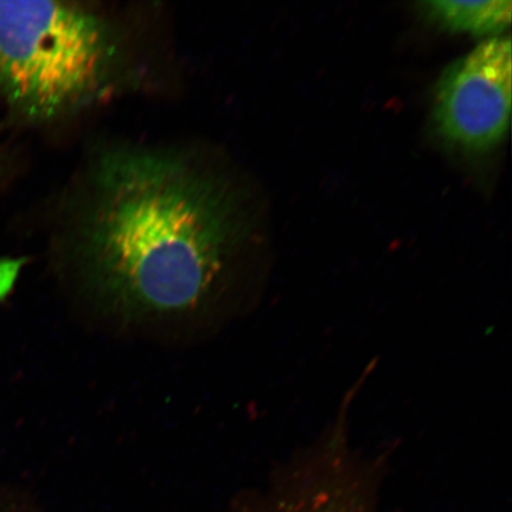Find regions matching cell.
Returning <instances> with one entry per match:
<instances>
[{"mask_svg":"<svg viewBox=\"0 0 512 512\" xmlns=\"http://www.w3.org/2000/svg\"><path fill=\"white\" fill-rule=\"evenodd\" d=\"M87 190L73 249L96 298L133 317L208 302L243 230L227 181L178 152L123 147L96 159Z\"/></svg>","mask_w":512,"mask_h":512,"instance_id":"cell-1","label":"cell"},{"mask_svg":"<svg viewBox=\"0 0 512 512\" xmlns=\"http://www.w3.org/2000/svg\"><path fill=\"white\" fill-rule=\"evenodd\" d=\"M121 60L118 30L98 11L0 0V96L25 119L92 105L113 86Z\"/></svg>","mask_w":512,"mask_h":512,"instance_id":"cell-2","label":"cell"},{"mask_svg":"<svg viewBox=\"0 0 512 512\" xmlns=\"http://www.w3.org/2000/svg\"><path fill=\"white\" fill-rule=\"evenodd\" d=\"M511 41L491 37L445 69L433 120L447 144L467 152L494 149L507 136L511 114Z\"/></svg>","mask_w":512,"mask_h":512,"instance_id":"cell-3","label":"cell"},{"mask_svg":"<svg viewBox=\"0 0 512 512\" xmlns=\"http://www.w3.org/2000/svg\"><path fill=\"white\" fill-rule=\"evenodd\" d=\"M511 9L510 0H488V2L434 0V2L422 3V10L440 27L475 36L501 34L510 25Z\"/></svg>","mask_w":512,"mask_h":512,"instance_id":"cell-4","label":"cell"},{"mask_svg":"<svg viewBox=\"0 0 512 512\" xmlns=\"http://www.w3.org/2000/svg\"><path fill=\"white\" fill-rule=\"evenodd\" d=\"M24 264V259L0 258V302L14 290Z\"/></svg>","mask_w":512,"mask_h":512,"instance_id":"cell-5","label":"cell"},{"mask_svg":"<svg viewBox=\"0 0 512 512\" xmlns=\"http://www.w3.org/2000/svg\"><path fill=\"white\" fill-rule=\"evenodd\" d=\"M292 512H351V511H348L347 509L345 508H342V507H336V505H332V504H328V505H323V504H319L318 507H313V508H309V509H296Z\"/></svg>","mask_w":512,"mask_h":512,"instance_id":"cell-6","label":"cell"}]
</instances>
